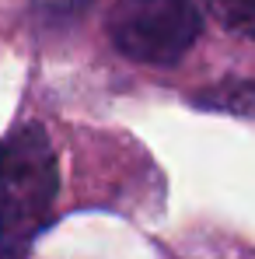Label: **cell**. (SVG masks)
Listing matches in <instances>:
<instances>
[{"mask_svg": "<svg viewBox=\"0 0 255 259\" xmlns=\"http://www.w3.org/2000/svg\"><path fill=\"white\" fill-rule=\"evenodd\" d=\"M60 168L53 140L39 123L11 130L0 140V259H25L53 221Z\"/></svg>", "mask_w": 255, "mask_h": 259, "instance_id": "1", "label": "cell"}, {"mask_svg": "<svg viewBox=\"0 0 255 259\" xmlns=\"http://www.w3.org/2000/svg\"><path fill=\"white\" fill-rule=\"evenodd\" d=\"M203 18L192 0H116L109 14L112 46L150 67H175L199 39Z\"/></svg>", "mask_w": 255, "mask_h": 259, "instance_id": "2", "label": "cell"}, {"mask_svg": "<svg viewBox=\"0 0 255 259\" xmlns=\"http://www.w3.org/2000/svg\"><path fill=\"white\" fill-rule=\"evenodd\" d=\"M207 7L227 32L255 39V0H207Z\"/></svg>", "mask_w": 255, "mask_h": 259, "instance_id": "3", "label": "cell"}, {"mask_svg": "<svg viewBox=\"0 0 255 259\" xmlns=\"http://www.w3.org/2000/svg\"><path fill=\"white\" fill-rule=\"evenodd\" d=\"M35 7L45 21H74L91 7V0H35Z\"/></svg>", "mask_w": 255, "mask_h": 259, "instance_id": "4", "label": "cell"}]
</instances>
